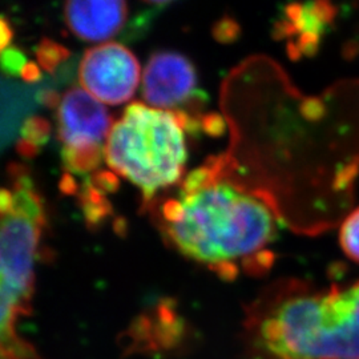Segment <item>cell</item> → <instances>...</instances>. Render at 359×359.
I'll return each instance as SVG.
<instances>
[{"mask_svg":"<svg viewBox=\"0 0 359 359\" xmlns=\"http://www.w3.org/2000/svg\"><path fill=\"white\" fill-rule=\"evenodd\" d=\"M154 217L181 255L221 277H234L238 262L258 259L277 233L269 206L208 165L189 173L179 196L163 201Z\"/></svg>","mask_w":359,"mask_h":359,"instance_id":"obj_1","label":"cell"},{"mask_svg":"<svg viewBox=\"0 0 359 359\" xmlns=\"http://www.w3.org/2000/svg\"><path fill=\"white\" fill-rule=\"evenodd\" d=\"M248 329L268 359H359V280L325 292L281 287L253 309Z\"/></svg>","mask_w":359,"mask_h":359,"instance_id":"obj_2","label":"cell"},{"mask_svg":"<svg viewBox=\"0 0 359 359\" xmlns=\"http://www.w3.org/2000/svg\"><path fill=\"white\" fill-rule=\"evenodd\" d=\"M104 158L142 191L147 209L157 193L182 179L188 160L185 129L175 112L132 103L111 129Z\"/></svg>","mask_w":359,"mask_h":359,"instance_id":"obj_3","label":"cell"},{"mask_svg":"<svg viewBox=\"0 0 359 359\" xmlns=\"http://www.w3.org/2000/svg\"><path fill=\"white\" fill-rule=\"evenodd\" d=\"M13 209L0 216V287L29 309L35 259L46 226V205L25 167L10 168Z\"/></svg>","mask_w":359,"mask_h":359,"instance_id":"obj_4","label":"cell"},{"mask_svg":"<svg viewBox=\"0 0 359 359\" xmlns=\"http://www.w3.org/2000/svg\"><path fill=\"white\" fill-rule=\"evenodd\" d=\"M144 100L157 109L176 112L184 117L187 132L203 128L206 116L205 93L198 88V76L192 62L179 52H154L142 72Z\"/></svg>","mask_w":359,"mask_h":359,"instance_id":"obj_5","label":"cell"},{"mask_svg":"<svg viewBox=\"0 0 359 359\" xmlns=\"http://www.w3.org/2000/svg\"><path fill=\"white\" fill-rule=\"evenodd\" d=\"M79 80L96 100L109 105L126 103L140 83V63L118 43H104L84 53Z\"/></svg>","mask_w":359,"mask_h":359,"instance_id":"obj_6","label":"cell"},{"mask_svg":"<svg viewBox=\"0 0 359 359\" xmlns=\"http://www.w3.org/2000/svg\"><path fill=\"white\" fill-rule=\"evenodd\" d=\"M112 117L87 90L71 88L57 107V137L65 147L103 145L112 129Z\"/></svg>","mask_w":359,"mask_h":359,"instance_id":"obj_7","label":"cell"},{"mask_svg":"<svg viewBox=\"0 0 359 359\" xmlns=\"http://www.w3.org/2000/svg\"><path fill=\"white\" fill-rule=\"evenodd\" d=\"M126 1H68L65 23L71 32L84 41H103L117 35L127 23Z\"/></svg>","mask_w":359,"mask_h":359,"instance_id":"obj_8","label":"cell"},{"mask_svg":"<svg viewBox=\"0 0 359 359\" xmlns=\"http://www.w3.org/2000/svg\"><path fill=\"white\" fill-rule=\"evenodd\" d=\"M29 309L0 287V359H39L35 348L16 329L18 318Z\"/></svg>","mask_w":359,"mask_h":359,"instance_id":"obj_9","label":"cell"},{"mask_svg":"<svg viewBox=\"0 0 359 359\" xmlns=\"http://www.w3.org/2000/svg\"><path fill=\"white\" fill-rule=\"evenodd\" d=\"M103 157V145H90L79 148L65 147L62 152L65 169L79 176L88 175L95 170L97 172Z\"/></svg>","mask_w":359,"mask_h":359,"instance_id":"obj_10","label":"cell"},{"mask_svg":"<svg viewBox=\"0 0 359 359\" xmlns=\"http://www.w3.org/2000/svg\"><path fill=\"white\" fill-rule=\"evenodd\" d=\"M79 203L83 209L86 221L90 226H99L112 213V206L105 194L97 191L90 180L77 192Z\"/></svg>","mask_w":359,"mask_h":359,"instance_id":"obj_11","label":"cell"},{"mask_svg":"<svg viewBox=\"0 0 359 359\" xmlns=\"http://www.w3.org/2000/svg\"><path fill=\"white\" fill-rule=\"evenodd\" d=\"M35 52L39 65L50 74H53L56 68L69 57V51L65 46L48 38L41 39V41L36 46Z\"/></svg>","mask_w":359,"mask_h":359,"instance_id":"obj_12","label":"cell"},{"mask_svg":"<svg viewBox=\"0 0 359 359\" xmlns=\"http://www.w3.org/2000/svg\"><path fill=\"white\" fill-rule=\"evenodd\" d=\"M339 243L345 255L359 262V208L344 221L339 231Z\"/></svg>","mask_w":359,"mask_h":359,"instance_id":"obj_13","label":"cell"},{"mask_svg":"<svg viewBox=\"0 0 359 359\" xmlns=\"http://www.w3.org/2000/svg\"><path fill=\"white\" fill-rule=\"evenodd\" d=\"M50 135H51L50 123L46 118L39 116L29 117L22 128V140L35 145L39 149L48 142Z\"/></svg>","mask_w":359,"mask_h":359,"instance_id":"obj_14","label":"cell"},{"mask_svg":"<svg viewBox=\"0 0 359 359\" xmlns=\"http://www.w3.org/2000/svg\"><path fill=\"white\" fill-rule=\"evenodd\" d=\"M27 62L25 53L16 47H10L8 50L0 53V69L6 75H22L23 68L26 67Z\"/></svg>","mask_w":359,"mask_h":359,"instance_id":"obj_15","label":"cell"},{"mask_svg":"<svg viewBox=\"0 0 359 359\" xmlns=\"http://www.w3.org/2000/svg\"><path fill=\"white\" fill-rule=\"evenodd\" d=\"M90 182L100 192L107 193L116 192L118 189V179L116 177L115 173L109 170H97L90 176Z\"/></svg>","mask_w":359,"mask_h":359,"instance_id":"obj_16","label":"cell"},{"mask_svg":"<svg viewBox=\"0 0 359 359\" xmlns=\"http://www.w3.org/2000/svg\"><path fill=\"white\" fill-rule=\"evenodd\" d=\"M13 39V27L4 16L0 15V53L8 50Z\"/></svg>","mask_w":359,"mask_h":359,"instance_id":"obj_17","label":"cell"},{"mask_svg":"<svg viewBox=\"0 0 359 359\" xmlns=\"http://www.w3.org/2000/svg\"><path fill=\"white\" fill-rule=\"evenodd\" d=\"M13 189L0 188V216L8 213L13 206Z\"/></svg>","mask_w":359,"mask_h":359,"instance_id":"obj_18","label":"cell"},{"mask_svg":"<svg viewBox=\"0 0 359 359\" xmlns=\"http://www.w3.org/2000/svg\"><path fill=\"white\" fill-rule=\"evenodd\" d=\"M22 77L28 83L39 81L41 79V72H40L38 65H35L32 62H28L26 67L23 68V71H22Z\"/></svg>","mask_w":359,"mask_h":359,"instance_id":"obj_19","label":"cell"},{"mask_svg":"<svg viewBox=\"0 0 359 359\" xmlns=\"http://www.w3.org/2000/svg\"><path fill=\"white\" fill-rule=\"evenodd\" d=\"M39 99H40L41 103L44 104L46 107H48V108L59 107V104L62 102L59 95L55 90H41L40 95H39Z\"/></svg>","mask_w":359,"mask_h":359,"instance_id":"obj_20","label":"cell"},{"mask_svg":"<svg viewBox=\"0 0 359 359\" xmlns=\"http://www.w3.org/2000/svg\"><path fill=\"white\" fill-rule=\"evenodd\" d=\"M16 151L20 154V156L26 157V158H32L39 154V148L35 145L29 144V142H25V140H19L18 145H16Z\"/></svg>","mask_w":359,"mask_h":359,"instance_id":"obj_21","label":"cell"},{"mask_svg":"<svg viewBox=\"0 0 359 359\" xmlns=\"http://www.w3.org/2000/svg\"><path fill=\"white\" fill-rule=\"evenodd\" d=\"M60 189L67 194H75L79 192V187H77L76 181L74 180V177L71 175H65L62 182H60Z\"/></svg>","mask_w":359,"mask_h":359,"instance_id":"obj_22","label":"cell"}]
</instances>
